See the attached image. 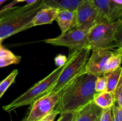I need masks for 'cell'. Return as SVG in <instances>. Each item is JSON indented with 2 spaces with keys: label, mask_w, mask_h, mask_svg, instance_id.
Instances as JSON below:
<instances>
[{
  "label": "cell",
  "mask_w": 122,
  "mask_h": 121,
  "mask_svg": "<svg viewBox=\"0 0 122 121\" xmlns=\"http://www.w3.org/2000/svg\"><path fill=\"white\" fill-rule=\"evenodd\" d=\"M21 60V57L20 56H16L15 55L10 56H5L0 57V68L7 66L11 64H17Z\"/></svg>",
  "instance_id": "obj_19"
},
{
  "label": "cell",
  "mask_w": 122,
  "mask_h": 121,
  "mask_svg": "<svg viewBox=\"0 0 122 121\" xmlns=\"http://www.w3.org/2000/svg\"><path fill=\"white\" fill-rule=\"evenodd\" d=\"M114 98H115V104L122 107V75L120 78L119 83L113 92Z\"/></svg>",
  "instance_id": "obj_21"
},
{
  "label": "cell",
  "mask_w": 122,
  "mask_h": 121,
  "mask_svg": "<svg viewBox=\"0 0 122 121\" xmlns=\"http://www.w3.org/2000/svg\"><path fill=\"white\" fill-rule=\"evenodd\" d=\"M58 10L59 9L57 8L48 7L41 9L35 15L30 22L25 26V30L36 26L52 23L56 19Z\"/></svg>",
  "instance_id": "obj_12"
},
{
  "label": "cell",
  "mask_w": 122,
  "mask_h": 121,
  "mask_svg": "<svg viewBox=\"0 0 122 121\" xmlns=\"http://www.w3.org/2000/svg\"><path fill=\"white\" fill-rule=\"evenodd\" d=\"M74 19L75 11L67 9H59L55 20L58 23L61 33H64L71 29Z\"/></svg>",
  "instance_id": "obj_13"
},
{
  "label": "cell",
  "mask_w": 122,
  "mask_h": 121,
  "mask_svg": "<svg viewBox=\"0 0 122 121\" xmlns=\"http://www.w3.org/2000/svg\"><path fill=\"white\" fill-rule=\"evenodd\" d=\"M113 49L97 48L92 50L85 68V73L91 74L97 77L104 75L108 59Z\"/></svg>",
  "instance_id": "obj_9"
},
{
  "label": "cell",
  "mask_w": 122,
  "mask_h": 121,
  "mask_svg": "<svg viewBox=\"0 0 122 121\" xmlns=\"http://www.w3.org/2000/svg\"><path fill=\"white\" fill-rule=\"evenodd\" d=\"M102 16L108 23L114 22L122 15V7L111 0H92Z\"/></svg>",
  "instance_id": "obj_11"
},
{
  "label": "cell",
  "mask_w": 122,
  "mask_h": 121,
  "mask_svg": "<svg viewBox=\"0 0 122 121\" xmlns=\"http://www.w3.org/2000/svg\"><path fill=\"white\" fill-rule=\"evenodd\" d=\"M60 98V93H51L38 98L31 104L30 111L27 114L29 121H39L55 109Z\"/></svg>",
  "instance_id": "obj_8"
},
{
  "label": "cell",
  "mask_w": 122,
  "mask_h": 121,
  "mask_svg": "<svg viewBox=\"0 0 122 121\" xmlns=\"http://www.w3.org/2000/svg\"><path fill=\"white\" fill-rule=\"evenodd\" d=\"M21 121H29L27 120V114L25 116V117H24V118Z\"/></svg>",
  "instance_id": "obj_32"
},
{
  "label": "cell",
  "mask_w": 122,
  "mask_h": 121,
  "mask_svg": "<svg viewBox=\"0 0 122 121\" xmlns=\"http://www.w3.org/2000/svg\"><path fill=\"white\" fill-rule=\"evenodd\" d=\"M57 121H58V120H57Z\"/></svg>",
  "instance_id": "obj_36"
},
{
  "label": "cell",
  "mask_w": 122,
  "mask_h": 121,
  "mask_svg": "<svg viewBox=\"0 0 122 121\" xmlns=\"http://www.w3.org/2000/svg\"><path fill=\"white\" fill-rule=\"evenodd\" d=\"M102 110L92 100L73 113L72 121H96L100 119Z\"/></svg>",
  "instance_id": "obj_10"
},
{
  "label": "cell",
  "mask_w": 122,
  "mask_h": 121,
  "mask_svg": "<svg viewBox=\"0 0 122 121\" xmlns=\"http://www.w3.org/2000/svg\"><path fill=\"white\" fill-rule=\"evenodd\" d=\"M113 121H122V107L114 104L112 107Z\"/></svg>",
  "instance_id": "obj_22"
},
{
  "label": "cell",
  "mask_w": 122,
  "mask_h": 121,
  "mask_svg": "<svg viewBox=\"0 0 122 121\" xmlns=\"http://www.w3.org/2000/svg\"><path fill=\"white\" fill-rule=\"evenodd\" d=\"M111 1L114 2V4H116L122 7V0H111Z\"/></svg>",
  "instance_id": "obj_30"
},
{
  "label": "cell",
  "mask_w": 122,
  "mask_h": 121,
  "mask_svg": "<svg viewBox=\"0 0 122 121\" xmlns=\"http://www.w3.org/2000/svg\"><path fill=\"white\" fill-rule=\"evenodd\" d=\"M122 64V47H118L112 51L105 69L104 75L116 70Z\"/></svg>",
  "instance_id": "obj_16"
},
{
  "label": "cell",
  "mask_w": 122,
  "mask_h": 121,
  "mask_svg": "<svg viewBox=\"0 0 122 121\" xmlns=\"http://www.w3.org/2000/svg\"><path fill=\"white\" fill-rule=\"evenodd\" d=\"M91 51L89 46L78 52L69 53L67 61L54 86L47 94L60 93L75 79L85 73L86 63Z\"/></svg>",
  "instance_id": "obj_3"
},
{
  "label": "cell",
  "mask_w": 122,
  "mask_h": 121,
  "mask_svg": "<svg viewBox=\"0 0 122 121\" xmlns=\"http://www.w3.org/2000/svg\"><path fill=\"white\" fill-rule=\"evenodd\" d=\"M88 33L83 30H70L58 37L47 39L45 42L54 46H65L69 49V53H72L88 46Z\"/></svg>",
  "instance_id": "obj_7"
},
{
  "label": "cell",
  "mask_w": 122,
  "mask_h": 121,
  "mask_svg": "<svg viewBox=\"0 0 122 121\" xmlns=\"http://www.w3.org/2000/svg\"><path fill=\"white\" fill-rule=\"evenodd\" d=\"M99 121H113L112 119V107L102 109Z\"/></svg>",
  "instance_id": "obj_23"
},
{
  "label": "cell",
  "mask_w": 122,
  "mask_h": 121,
  "mask_svg": "<svg viewBox=\"0 0 122 121\" xmlns=\"http://www.w3.org/2000/svg\"><path fill=\"white\" fill-rule=\"evenodd\" d=\"M120 23L119 19L114 22H102L95 25L88 33V46L91 51L97 48L114 49L118 47L116 35Z\"/></svg>",
  "instance_id": "obj_5"
},
{
  "label": "cell",
  "mask_w": 122,
  "mask_h": 121,
  "mask_svg": "<svg viewBox=\"0 0 122 121\" xmlns=\"http://www.w3.org/2000/svg\"><path fill=\"white\" fill-rule=\"evenodd\" d=\"M37 1H38V0H26L25 2H27L26 4H33L34 2H36Z\"/></svg>",
  "instance_id": "obj_31"
},
{
  "label": "cell",
  "mask_w": 122,
  "mask_h": 121,
  "mask_svg": "<svg viewBox=\"0 0 122 121\" xmlns=\"http://www.w3.org/2000/svg\"><path fill=\"white\" fill-rule=\"evenodd\" d=\"M8 1V0H0V6H1L4 2H5V1Z\"/></svg>",
  "instance_id": "obj_33"
},
{
  "label": "cell",
  "mask_w": 122,
  "mask_h": 121,
  "mask_svg": "<svg viewBox=\"0 0 122 121\" xmlns=\"http://www.w3.org/2000/svg\"><path fill=\"white\" fill-rule=\"evenodd\" d=\"M67 58L66 56L63 55H59L57 56H56L54 59L55 64L56 65L58 66H61L64 65L67 61Z\"/></svg>",
  "instance_id": "obj_27"
},
{
  "label": "cell",
  "mask_w": 122,
  "mask_h": 121,
  "mask_svg": "<svg viewBox=\"0 0 122 121\" xmlns=\"http://www.w3.org/2000/svg\"><path fill=\"white\" fill-rule=\"evenodd\" d=\"M66 64V63L63 66H58L47 77L35 84L11 103L2 107L4 110L7 112H11L21 106L31 105L38 98L46 94L56 83Z\"/></svg>",
  "instance_id": "obj_4"
},
{
  "label": "cell",
  "mask_w": 122,
  "mask_h": 121,
  "mask_svg": "<svg viewBox=\"0 0 122 121\" xmlns=\"http://www.w3.org/2000/svg\"><path fill=\"white\" fill-rule=\"evenodd\" d=\"M107 22L92 0H82L75 11V19L71 29L88 32L95 25Z\"/></svg>",
  "instance_id": "obj_6"
},
{
  "label": "cell",
  "mask_w": 122,
  "mask_h": 121,
  "mask_svg": "<svg viewBox=\"0 0 122 121\" xmlns=\"http://www.w3.org/2000/svg\"><path fill=\"white\" fill-rule=\"evenodd\" d=\"M73 113L66 112L60 113L58 121H72Z\"/></svg>",
  "instance_id": "obj_28"
},
{
  "label": "cell",
  "mask_w": 122,
  "mask_h": 121,
  "mask_svg": "<svg viewBox=\"0 0 122 121\" xmlns=\"http://www.w3.org/2000/svg\"><path fill=\"white\" fill-rule=\"evenodd\" d=\"M18 73H19L18 70H14L4 79L0 82V98L3 96L9 87L14 83Z\"/></svg>",
  "instance_id": "obj_18"
},
{
  "label": "cell",
  "mask_w": 122,
  "mask_h": 121,
  "mask_svg": "<svg viewBox=\"0 0 122 121\" xmlns=\"http://www.w3.org/2000/svg\"><path fill=\"white\" fill-rule=\"evenodd\" d=\"M3 41L2 39H0V57L5 56H10L14 55L10 51L4 48L2 46V42Z\"/></svg>",
  "instance_id": "obj_29"
},
{
  "label": "cell",
  "mask_w": 122,
  "mask_h": 121,
  "mask_svg": "<svg viewBox=\"0 0 122 121\" xmlns=\"http://www.w3.org/2000/svg\"><path fill=\"white\" fill-rule=\"evenodd\" d=\"M46 6L42 0L30 4L14 7L10 14L0 20V39L4 40L13 34L25 30L35 15Z\"/></svg>",
  "instance_id": "obj_2"
},
{
  "label": "cell",
  "mask_w": 122,
  "mask_h": 121,
  "mask_svg": "<svg viewBox=\"0 0 122 121\" xmlns=\"http://www.w3.org/2000/svg\"><path fill=\"white\" fill-rule=\"evenodd\" d=\"M97 77L95 75L84 73L60 92V98L55 110L59 113H73L92 100L95 95Z\"/></svg>",
  "instance_id": "obj_1"
},
{
  "label": "cell",
  "mask_w": 122,
  "mask_h": 121,
  "mask_svg": "<svg viewBox=\"0 0 122 121\" xmlns=\"http://www.w3.org/2000/svg\"><path fill=\"white\" fill-rule=\"evenodd\" d=\"M99 121V119H98V120H97V121Z\"/></svg>",
  "instance_id": "obj_35"
},
{
  "label": "cell",
  "mask_w": 122,
  "mask_h": 121,
  "mask_svg": "<svg viewBox=\"0 0 122 121\" xmlns=\"http://www.w3.org/2000/svg\"><path fill=\"white\" fill-rule=\"evenodd\" d=\"M16 2V1L14 0L13 2H11L10 4H9L7 5H5V7H4L3 8L0 10V20L2 19V18L4 17H5L7 15H8V14H10V13L14 9L15 7H13V5H14Z\"/></svg>",
  "instance_id": "obj_24"
},
{
  "label": "cell",
  "mask_w": 122,
  "mask_h": 121,
  "mask_svg": "<svg viewBox=\"0 0 122 121\" xmlns=\"http://www.w3.org/2000/svg\"><path fill=\"white\" fill-rule=\"evenodd\" d=\"M122 75V67L120 66L116 70L106 74L107 77V84L106 91L113 93L119 83Z\"/></svg>",
  "instance_id": "obj_17"
},
{
  "label": "cell",
  "mask_w": 122,
  "mask_h": 121,
  "mask_svg": "<svg viewBox=\"0 0 122 121\" xmlns=\"http://www.w3.org/2000/svg\"><path fill=\"white\" fill-rule=\"evenodd\" d=\"M82 0H42L46 7L75 11Z\"/></svg>",
  "instance_id": "obj_14"
},
{
  "label": "cell",
  "mask_w": 122,
  "mask_h": 121,
  "mask_svg": "<svg viewBox=\"0 0 122 121\" xmlns=\"http://www.w3.org/2000/svg\"><path fill=\"white\" fill-rule=\"evenodd\" d=\"M17 2H25L26 0H15Z\"/></svg>",
  "instance_id": "obj_34"
},
{
  "label": "cell",
  "mask_w": 122,
  "mask_h": 121,
  "mask_svg": "<svg viewBox=\"0 0 122 121\" xmlns=\"http://www.w3.org/2000/svg\"><path fill=\"white\" fill-rule=\"evenodd\" d=\"M93 100L98 106L102 109L112 107L115 104V98L113 93L106 91L97 93L94 97Z\"/></svg>",
  "instance_id": "obj_15"
},
{
  "label": "cell",
  "mask_w": 122,
  "mask_h": 121,
  "mask_svg": "<svg viewBox=\"0 0 122 121\" xmlns=\"http://www.w3.org/2000/svg\"><path fill=\"white\" fill-rule=\"evenodd\" d=\"M58 114H60L59 112L54 109L53 111H52L51 112H50V113L46 115V116L43 117L41 119L39 120V121H54Z\"/></svg>",
  "instance_id": "obj_26"
},
{
  "label": "cell",
  "mask_w": 122,
  "mask_h": 121,
  "mask_svg": "<svg viewBox=\"0 0 122 121\" xmlns=\"http://www.w3.org/2000/svg\"><path fill=\"white\" fill-rule=\"evenodd\" d=\"M119 19L121 20V23L117 31L116 39V43L118 47H122V15Z\"/></svg>",
  "instance_id": "obj_25"
},
{
  "label": "cell",
  "mask_w": 122,
  "mask_h": 121,
  "mask_svg": "<svg viewBox=\"0 0 122 121\" xmlns=\"http://www.w3.org/2000/svg\"><path fill=\"white\" fill-rule=\"evenodd\" d=\"M107 84V77L106 75L99 76L95 81V88L97 93L106 91Z\"/></svg>",
  "instance_id": "obj_20"
}]
</instances>
